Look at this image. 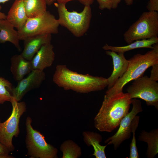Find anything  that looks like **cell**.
Instances as JSON below:
<instances>
[{
    "mask_svg": "<svg viewBox=\"0 0 158 158\" xmlns=\"http://www.w3.org/2000/svg\"><path fill=\"white\" fill-rule=\"evenodd\" d=\"M131 99L129 93L123 92L109 98L104 97L94 118L96 128L101 132H111L118 127L129 112Z\"/></svg>",
    "mask_w": 158,
    "mask_h": 158,
    "instance_id": "1",
    "label": "cell"
},
{
    "mask_svg": "<svg viewBox=\"0 0 158 158\" xmlns=\"http://www.w3.org/2000/svg\"><path fill=\"white\" fill-rule=\"evenodd\" d=\"M53 80L65 90L83 93L101 90L108 85L107 78L78 73L69 69L65 65L56 66Z\"/></svg>",
    "mask_w": 158,
    "mask_h": 158,
    "instance_id": "2",
    "label": "cell"
},
{
    "mask_svg": "<svg viewBox=\"0 0 158 158\" xmlns=\"http://www.w3.org/2000/svg\"><path fill=\"white\" fill-rule=\"evenodd\" d=\"M129 60L127 69L115 83L113 87L106 92L104 97L109 98L123 92V87L128 83L143 75L149 68L158 63V43L145 54H137Z\"/></svg>",
    "mask_w": 158,
    "mask_h": 158,
    "instance_id": "3",
    "label": "cell"
},
{
    "mask_svg": "<svg viewBox=\"0 0 158 158\" xmlns=\"http://www.w3.org/2000/svg\"><path fill=\"white\" fill-rule=\"evenodd\" d=\"M59 15V25L67 28L75 36H83L88 30L92 17L90 6H84L80 12L68 11L66 4L54 3Z\"/></svg>",
    "mask_w": 158,
    "mask_h": 158,
    "instance_id": "4",
    "label": "cell"
},
{
    "mask_svg": "<svg viewBox=\"0 0 158 158\" xmlns=\"http://www.w3.org/2000/svg\"><path fill=\"white\" fill-rule=\"evenodd\" d=\"M124 40L128 44L137 40L158 37V12L142 13L139 18L125 32Z\"/></svg>",
    "mask_w": 158,
    "mask_h": 158,
    "instance_id": "5",
    "label": "cell"
},
{
    "mask_svg": "<svg viewBox=\"0 0 158 158\" xmlns=\"http://www.w3.org/2000/svg\"><path fill=\"white\" fill-rule=\"evenodd\" d=\"M59 25L58 19L49 11L33 18H28L23 27L18 30L20 40L30 37L58 33Z\"/></svg>",
    "mask_w": 158,
    "mask_h": 158,
    "instance_id": "6",
    "label": "cell"
},
{
    "mask_svg": "<svg viewBox=\"0 0 158 158\" xmlns=\"http://www.w3.org/2000/svg\"><path fill=\"white\" fill-rule=\"evenodd\" d=\"M31 118L27 117L25 126L26 135L25 142L28 155L31 158H55L57 150L48 144L44 135L34 129L32 126Z\"/></svg>",
    "mask_w": 158,
    "mask_h": 158,
    "instance_id": "7",
    "label": "cell"
},
{
    "mask_svg": "<svg viewBox=\"0 0 158 158\" xmlns=\"http://www.w3.org/2000/svg\"><path fill=\"white\" fill-rule=\"evenodd\" d=\"M10 102L12 106L11 115L5 121L0 123V142L11 152L14 149L12 139L19 133L20 119L26 111V105L25 102H18L13 97Z\"/></svg>",
    "mask_w": 158,
    "mask_h": 158,
    "instance_id": "8",
    "label": "cell"
},
{
    "mask_svg": "<svg viewBox=\"0 0 158 158\" xmlns=\"http://www.w3.org/2000/svg\"><path fill=\"white\" fill-rule=\"evenodd\" d=\"M131 99L140 98L158 110V83L147 75L134 80L126 89Z\"/></svg>",
    "mask_w": 158,
    "mask_h": 158,
    "instance_id": "9",
    "label": "cell"
},
{
    "mask_svg": "<svg viewBox=\"0 0 158 158\" xmlns=\"http://www.w3.org/2000/svg\"><path fill=\"white\" fill-rule=\"evenodd\" d=\"M133 107L132 110L121 120L119 128L114 135L107 138L105 143L107 145L113 144L116 150L121 144L130 136L132 121L136 115L142 111L141 101L136 98L131 99Z\"/></svg>",
    "mask_w": 158,
    "mask_h": 158,
    "instance_id": "10",
    "label": "cell"
},
{
    "mask_svg": "<svg viewBox=\"0 0 158 158\" xmlns=\"http://www.w3.org/2000/svg\"><path fill=\"white\" fill-rule=\"evenodd\" d=\"M46 75L43 71L33 70L27 76L18 81L12 92L13 98L20 101L25 95L31 90L39 87L45 79Z\"/></svg>",
    "mask_w": 158,
    "mask_h": 158,
    "instance_id": "11",
    "label": "cell"
},
{
    "mask_svg": "<svg viewBox=\"0 0 158 158\" xmlns=\"http://www.w3.org/2000/svg\"><path fill=\"white\" fill-rule=\"evenodd\" d=\"M106 53L111 57L114 66L111 75L107 78V90H109L113 87L117 80L126 72L129 61L126 58L124 53H117L111 51L107 50Z\"/></svg>",
    "mask_w": 158,
    "mask_h": 158,
    "instance_id": "12",
    "label": "cell"
},
{
    "mask_svg": "<svg viewBox=\"0 0 158 158\" xmlns=\"http://www.w3.org/2000/svg\"><path fill=\"white\" fill-rule=\"evenodd\" d=\"M51 35H35L27 38L24 41V49L21 55L26 59L31 61L43 45L51 43Z\"/></svg>",
    "mask_w": 158,
    "mask_h": 158,
    "instance_id": "13",
    "label": "cell"
},
{
    "mask_svg": "<svg viewBox=\"0 0 158 158\" xmlns=\"http://www.w3.org/2000/svg\"><path fill=\"white\" fill-rule=\"evenodd\" d=\"M55 57L54 47L51 43L43 45L31 60L33 70L43 71L52 65Z\"/></svg>",
    "mask_w": 158,
    "mask_h": 158,
    "instance_id": "14",
    "label": "cell"
},
{
    "mask_svg": "<svg viewBox=\"0 0 158 158\" xmlns=\"http://www.w3.org/2000/svg\"><path fill=\"white\" fill-rule=\"evenodd\" d=\"M28 18L23 0H16L8 13L6 19L18 30L23 27Z\"/></svg>",
    "mask_w": 158,
    "mask_h": 158,
    "instance_id": "15",
    "label": "cell"
},
{
    "mask_svg": "<svg viewBox=\"0 0 158 158\" xmlns=\"http://www.w3.org/2000/svg\"><path fill=\"white\" fill-rule=\"evenodd\" d=\"M11 60V71L14 79L18 82L33 70L31 61L26 59L21 54L14 55Z\"/></svg>",
    "mask_w": 158,
    "mask_h": 158,
    "instance_id": "16",
    "label": "cell"
},
{
    "mask_svg": "<svg viewBox=\"0 0 158 158\" xmlns=\"http://www.w3.org/2000/svg\"><path fill=\"white\" fill-rule=\"evenodd\" d=\"M14 28L6 19L0 20V43L10 42L20 51L18 32Z\"/></svg>",
    "mask_w": 158,
    "mask_h": 158,
    "instance_id": "17",
    "label": "cell"
},
{
    "mask_svg": "<svg viewBox=\"0 0 158 158\" xmlns=\"http://www.w3.org/2000/svg\"><path fill=\"white\" fill-rule=\"evenodd\" d=\"M157 43H158V37L135 40L128 45L122 46H112L106 44L103 46L102 48L106 51L110 50L117 53H124L126 51L138 48L152 49L153 48V45Z\"/></svg>",
    "mask_w": 158,
    "mask_h": 158,
    "instance_id": "18",
    "label": "cell"
},
{
    "mask_svg": "<svg viewBox=\"0 0 158 158\" xmlns=\"http://www.w3.org/2000/svg\"><path fill=\"white\" fill-rule=\"evenodd\" d=\"M139 141L146 142L147 148L146 155L147 158H153L158 153V129L150 132L142 131L139 136Z\"/></svg>",
    "mask_w": 158,
    "mask_h": 158,
    "instance_id": "19",
    "label": "cell"
},
{
    "mask_svg": "<svg viewBox=\"0 0 158 158\" xmlns=\"http://www.w3.org/2000/svg\"><path fill=\"white\" fill-rule=\"evenodd\" d=\"M83 134L85 142L88 145L92 146L94 148V151L92 155L95 156L96 158H106L105 150L107 145L102 146L99 144L102 141L101 136L93 132H85Z\"/></svg>",
    "mask_w": 158,
    "mask_h": 158,
    "instance_id": "20",
    "label": "cell"
},
{
    "mask_svg": "<svg viewBox=\"0 0 158 158\" xmlns=\"http://www.w3.org/2000/svg\"><path fill=\"white\" fill-rule=\"evenodd\" d=\"M23 2L28 18L40 16L47 11L45 0H23Z\"/></svg>",
    "mask_w": 158,
    "mask_h": 158,
    "instance_id": "21",
    "label": "cell"
},
{
    "mask_svg": "<svg viewBox=\"0 0 158 158\" xmlns=\"http://www.w3.org/2000/svg\"><path fill=\"white\" fill-rule=\"evenodd\" d=\"M61 150L63 153V158H77L81 153L80 148L71 140L63 142L61 146Z\"/></svg>",
    "mask_w": 158,
    "mask_h": 158,
    "instance_id": "22",
    "label": "cell"
},
{
    "mask_svg": "<svg viewBox=\"0 0 158 158\" xmlns=\"http://www.w3.org/2000/svg\"><path fill=\"white\" fill-rule=\"evenodd\" d=\"M13 87L8 80L0 77V104L11 101L13 97L12 92Z\"/></svg>",
    "mask_w": 158,
    "mask_h": 158,
    "instance_id": "23",
    "label": "cell"
},
{
    "mask_svg": "<svg viewBox=\"0 0 158 158\" xmlns=\"http://www.w3.org/2000/svg\"><path fill=\"white\" fill-rule=\"evenodd\" d=\"M140 117L136 116L133 119L131 124V132L133 133V138L130 145V154L129 158H138L139 154L136 144L135 137V132L138 127Z\"/></svg>",
    "mask_w": 158,
    "mask_h": 158,
    "instance_id": "24",
    "label": "cell"
},
{
    "mask_svg": "<svg viewBox=\"0 0 158 158\" xmlns=\"http://www.w3.org/2000/svg\"><path fill=\"white\" fill-rule=\"evenodd\" d=\"M98 3L99 8L101 10L112 9L111 0H96Z\"/></svg>",
    "mask_w": 158,
    "mask_h": 158,
    "instance_id": "25",
    "label": "cell"
},
{
    "mask_svg": "<svg viewBox=\"0 0 158 158\" xmlns=\"http://www.w3.org/2000/svg\"><path fill=\"white\" fill-rule=\"evenodd\" d=\"M146 8L149 11L158 12V0H149Z\"/></svg>",
    "mask_w": 158,
    "mask_h": 158,
    "instance_id": "26",
    "label": "cell"
},
{
    "mask_svg": "<svg viewBox=\"0 0 158 158\" xmlns=\"http://www.w3.org/2000/svg\"><path fill=\"white\" fill-rule=\"evenodd\" d=\"M152 66V68L150 78L154 81H157L158 80V63L154 64Z\"/></svg>",
    "mask_w": 158,
    "mask_h": 158,
    "instance_id": "27",
    "label": "cell"
},
{
    "mask_svg": "<svg viewBox=\"0 0 158 158\" xmlns=\"http://www.w3.org/2000/svg\"><path fill=\"white\" fill-rule=\"evenodd\" d=\"M73 0H78L84 6H90L94 0H56L57 3L66 4L68 2Z\"/></svg>",
    "mask_w": 158,
    "mask_h": 158,
    "instance_id": "28",
    "label": "cell"
},
{
    "mask_svg": "<svg viewBox=\"0 0 158 158\" xmlns=\"http://www.w3.org/2000/svg\"><path fill=\"white\" fill-rule=\"evenodd\" d=\"M10 151L0 142V155H9Z\"/></svg>",
    "mask_w": 158,
    "mask_h": 158,
    "instance_id": "29",
    "label": "cell"
},
{
    "mask_svg": "<svg viewBox=\"0 0 158 158\" xmlns=\"http://www.w3.org/2000/svg\"><path fill=\"white\" fill-rule=\"evenodd\" d=\"M122 0H111L112 8L115 9L117 8L118 4Z\"/></svg>",
    "mask_w": 158,
    "mask_h": 158,
    "instance_id": "30",
    "label": "cell"
},
{
    "mask_svg": "<svg viewBox=\"0 0 158 158\" xmlns=\"http://www.w3.org/2000/svg\"><path fill=\"white\" fill-rule=\"evenodd\" d=\"M1 6L0 5V10L1 9ZM7 15L3 13L0 11V20L3 19H6Z\"/></svg>",
    "mask_w": 158,
    "mask_h": 158,
    "instance_id": "31",
    "label": "cell"
},
{
    "mask_svg": "<svg viewBox=\"0 0 158 158\" xmlns=\"http://www.w3.org/2000/svg\"><path fill=\"white\" fill-rule=\"evenodd\" d=\"M47 5L50 6L56 1V0H45Z\"/></svg>",
    "mask_w": 158,
    "mask_h": 158,
    "instance_id": "32",
    "label": "cell"
},
{
    "mask_svg": "<svg viewBox=\"0 0 158 158\" xmlns=\"http://www.w3.org/2000/svg\"><path fill=\"white\" fill-rule=\"evenodd\" d=\"M13 156L9 155H0V158H13Z\"/></svg>",
    "mask_w": 158,
    "mask_h": 158,
    "instance_id": "33",
    "label": "cell"
},
{
    "mask_svg": "<svg viewBox=\"0 0 158 158\" xmlns=\"http://www.w3.org/2000/svg\"><path fill=\"white\" fill-rule=\"evenodd\" d=\"M135 0H124L126 4L128 5H132Z\"/></svg>",
    "mask_w": 158,
    "mask_h": 158,
    "instance_id": "34",
    "label": "cell"
},
{
    "mask_svg": "<svg viewBox=\"0 0 158 158\" xmlns=\"http://www.w3.org/2000/svg\"><path fill=\"white\" fill-rule=\"evenodd\" d=\"M9 0H0V4L3 3L4 4L5 2L8 1Z\"/></svg>",
    "mask_w": 158,
    "mask_h": 158,
    "instance_id": "35",
    "label": "cell"
},
{
    "mask_svg": "<svg viewBox=\"0 0 158 158\" xmlns=\"http://www.w3.org/2000/svg\"><path fill=\"white\" fill-rule=\"evenodd\" d=\"M1 122V121H0V123Z\"/></svg>",
    "mask_w": 158,
    "mask_h": 158,
    "instance_id": "36",
    "label": "cell"
}]
</instances>
